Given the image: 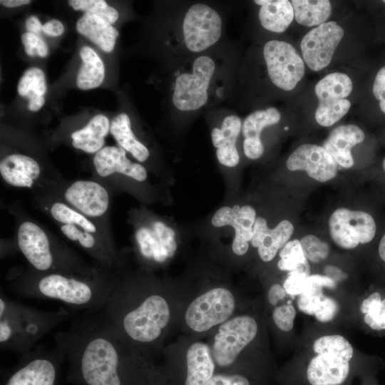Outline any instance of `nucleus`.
I'll list each match as a JSON object with an SVG mask.
<instances>
[{
  "instance_id": "nucleus-23",
  "label": "nucleus",
  "mask_w": 385,
  "mask_h": 385,
  "mask_svg": "<svg viewBox=\"0 0 385 385\" xmlns=\"http://www.w3.org/2000/svg\"><path fill=\"white\" fill-rule=\"evenodd\" d=\"M187 377L185 385H206L213 376L215 363L210 347L195 342L186 353Z\"/></svg>"
},
{
  "instance_id": "nucleus-6",
  "label": "nucleus",
  "mask_w": 385,
  "mask_h": 385,
  "mask_svg": "<svg viewBox=\"0 0 385 385\" xmlns=\"http://www.w3.org/2000/svg\"><path fill=\"white\" fill-rule=\"evenodd\" d=\"M235 307V298L230 290L223 287L214 288L190 304L185 314V322L193 331L205 332L227 321Z\"/></svg>"
},
{
  "instance_id": "nucleus-1",
  "label": "nucleus",
  "mask_w": 385,
  "mask_h": 385,
  "mask_svg": "<svg viewBox=\"0 0 385 385\" xmlns=\"http://www.w3.org/2000/svg\"><path fill=\"white\" fill-rule=\"evenodd\" d=\"M12 289L24 297L50 299L76 309L99 313L116 279L104 269L93 274L66 272H40L31 267L11 272Z\"/></svg>"
},
{
  "instance_id": "nucleus-30",
  "label": "nucleus",
  "mask_w": 385,
  "mask_h": 385,
  "mask_svg": "<svg viewBox=\"0 0 385 385\" xmlns=\"http://www.w3.org/2000/svg\"><path fill=\"white\" fill-rule=\"evenodd\" d=\"M291 3L297 22L303 26H319L331 15L332 6L327 0H293Z\"/></svg>"
},
{
  "instance_id": "nucleus-54",
  "label": "nucleus",
  "mask_w": 385,
  "mask_h": 385,
  "mask_svg": "<svg viewBox=\"0 0 385 385\" xmlns=\"http://www.w3.org/2000/svg\"><path fill=\"white\" fill-rule=\"evenodd\" d=\"M378 253L380 259L385 262V234L381 237L379 247H378Z\"/></svg>"
},
{
  "instance_id": "nucleus-38",
  "label": "nucleus",
  "mask_w": 385,
  "mask_h": 385,
  "mask_svg": "<svg viewBox=\"0 0 385 385\" xmlns=\"http://www.w3.org/2000/svg\"><path fill=\"white\" fill-rule=\"evenodd\" d=\"M300 243L305 257L313 263L325 260L329 254V245L315 235H305Z\"/></svg>"
},
{
  "instance_id": "nucleus-9",
  "label": "nucleus",
  "mask_w": 385,
  "mask_h": 385,
  "mask_svg": "<svg viewBox=\"0 0 385 385\" xmlns=\"http://www.w3.org/2000/svg\"><path fill=\"white\" fill-rule=\"evenodd\" d=\"M222 34V19L212 7L202 3L191 6L183 19V34L185 46L192 52H201L214 45Z\"/></svg>"
},
{
  "instance_id": "nucleus-18",
  "label": "nucleus",
  "mask_w": 385,
  "mask_h": 385,
  "mask_svg": "<svg viewBox=\"0 0 385 385\" xmlns=\"http://www.w3.org/2000/svg\"><path fill=\"white\" fill-rule=\"evenodd\" d=\"M349 369V361L331 354H317L308 364L307 379L311 385H341Z\"/></svg>"
},
{
  "instance_id": "nucleus-17",
  "label": "nucleus",
  "mask_w": 385,
  "mask_h": 385,
  "mask_svg": "<svg viewBox=\"0 0 385 385\" xmlns=\"http://www.w3.org/2000/svg\"><path fill=\"white\" fill-rule=\"evenodd\" d=\"M280 118L279 111L274 107L256 111L245 118L242 125V132L245 138L244 153L248 158L256 160L262 155L264 146L260 139V133L265 127L277 123Z\"/></svg>"
},
{
  "instance_id": "nucleus-37",
  "label": "nucleus",
  "mask_w": 385,
  "mask_h": 385,
  "mask_svg": "<svg viewBox=\"0 0 385 385\" xmlns=\"http://www.w3.org/2000/svg\"><path fill=\"white\" fill-rule=\"evenodd\" d=\"M68 4L74 10L97 16L110 24L115 23L119 16L117 10L103 0H70Z\"/></svg>"
},
{
  "instance_id": "nucleus-5",
  "label": "nucleus",
  "mask_w": 385,
  "mask_h": 385,
  "mask_svg": "<svg viewBox=\"0 0 385 385\" xmlns=\"http://www.w3.org/2000/svg\"><path fill=\"white\" fill-rule=\"evenodd\" d=\"M215 70V62L210 56H200L195 58L192 72L183 73L175 79L172 98L174 106L182 111H190L205 106Z\"/></svg>"
},
{
  "instance_id": "nucleus-15",
  "label": "nucleus",
  "mask_w": 385,
  "mask_h": 385,
  "mask_svg": "<svg viewBox=\"0 0 385 385\" xmlns=\"http://www.w3.org/2000/svg\"><path fill=\"white\" fill-rule=\"evenodd\" d=\"M93 163L96 174L102 178L117 174L143 182L148 178L145 168L130 161L126 156V151L120 147H103L94 155Z\"/></svg>"
},
{
  "instance_id": "nucleus-34",
  "label": "nucleus",
  "mask_w": 385,
  "mask_h": 385,
  "mask_svg": "<svg viewBox=\"0 0 385 385\" xmlns=\"http://www.w3.org/2000/svg\"><path fill=\"white\" fill-rule=\"evenodd\" d=\"M364 323L374 331L385 330V297L378 291L373 292L360 305Z\"/></svg>"
},
{
  "instance_id": "nucleus-43",
  "label": "nucleus",
  "mask_w": 385,
  "mask_h": 385,
  "mask_svg": "<svg viewBox=\"0 0 385 385\" xmlns=\"http://www.w3.org/2000/svg\"><path fill=\"white\" fill-rule=\"evenodd\" d=\"M338 309L337 302L332 298L324 296L314 316L321 322H328L336 317Z\"/></svg>"
},
{
  "instance_id": "nucleus-10",
  "label": "nucleus",
  "mask_w": 385,
  "mask_h": 385,
  "mask_svg": "<svg viewBox=\"0 0 385 385\" xmlns=\"http://www.w3.org/2000/svg\"><path fill=\"white\" fill-rule=\"evenodd\" d=\"M329 227L333 241L344 249H354L359 244L371 242L376 230V222L370 214L344 207L332 214Z\"/></svg>"
},
{
  "instance_id": "nucleus-29",
  "label": "nucleus",
  "mask_w": 385,
  "mask_h": 385,
  "mask_svg": "<svg viewBox=\"0 0 385 385\" xmlns=\"http://www.w3.org/2000/svg\"><path fill=\"white\" fill-rule=\"evenodd\" d=\"M18 93L22 97L29 98L28 108L31 111L40 110L44 103V94L47 88L43 71L37 67L27 69L18 84Z\"/></svg>"
},
{
  "instance_id": "nucleus-8",
  "label": "nucleus",
  "mask_w": 385,
  "mask_h": 385,
  "mask_svg": "<svg viewBox=\"0 0 385 385\" xmlns=\"http://www.w3.org/2000/svg\"><path fill=\"white\" fill-rule=\"evenodd\" d=\"M257 324L247 315L235 317L222 323L215 337L212 356L220 366L231 365L241 351L255 337Z\"/></svg>"
},
{
  "instance_id": "nucleus-51",
  "label": "nucleus",
  "mask_w": 385,
  "mask_h": 385,
  "mask_svg": "<svg viewBox=\"0 0 385 385\" xmlns=\"http://www.w3.org/2000/svg\"><path fill=\"white\" fill-rule=\"evenodd\" d=\"M26 27L29 32L36 34L42 31L43 25L36 16H31L26 19Z\"/></svg>"
},
{
  "instance_id": "nucleus-47",
  "label": "nucleus",
  "mask_w": 385,
  "mask_h": 385,
  "mask_svg": "<svg viewBox=\"0 0 385 385\" xmlns=\"http://www.w3.org/2000/svg\"><path fill=\"white\" fill-rule=\"evenodd\" d=\"M40 37L36 34L26 32L21 35V41L24 46L26 53L31 56L37 54V49Z\"/></svg>"
},
{
  "instance_id": "nucleus-27",
  "label": "nucleus",
  "mask_w": 385,
  "mask_h": 385,
  "mask_svg": "<svg viewBox=\"0 0 385 385\" xmlns=\"http://www.w3.org/2000/svg\"><path fill=\"white\" fill-rule=\"evenodd\" d=\"M110 133L120 148L130 153L138 161L143 163L149 158L148 149L135 138L126 113H121L112 119Z\"/></svg>"
},
{
  "instance_id": "nucleus-22",
  "label": "nucleus",
  "mask_w": 385,
  "mask_h": 385,
  "mask_svg": "<svg viewBox=\"0 0 385 385\" xmlns=\"http://www.w3.org/2000/svg\"><path fill=\"white\" fill-rule=\"evenodd\" d=\"M352 90L350 78L343 73H332L321 79L315 86L319 108H332L349 102L346 99Z\"/></svg>"
},
{
  "instance_id": "nucleus-14",
  "label": "nucleus",
  "mask_w": 385,
  "mask_h": 385,
  "mask_svg": "<svg viewBox=\"0 0 385 385\" xmlns=\"http://www.w3.org/2000/svg\"><path fill=\"white\" fill-rule=\"evenodd\" d=\"M286 166L291 171L304 170L319 182L333 179L337 173V164L324 148L313 144H303L287 158Z\"/></svg>"
},
{
  "instance_id": "nucleus-4",
  "label": "nucleus",
  "mask_w": 385,
  "mask_h": 385,
  "mask_svg": "<svg viewBox=\"0 0 385 385\" xmlns=\"http://www.w3.org/2000/svg\"><path fill=\"white\" fill-rule=\"evenodd\" d=\"M16 244L31 267L40 272L93 274L101 269L86 265L70 250L53 242L41 227L31 220L19 225Z\"/></svg>"
},
{
  "instance_id": "nucleus-21",
  "label": "nucleus",
  "mask_w": 385,
  "mask_h": 385,
  "mask_svg": "<svg viewBox=\"0 0 385 385\" xmlns=\"http://www.w3.org/2000/svg\"><path fill=\"white\" fill-rule=\"evenodd\" d=\"M256 212L250 205L232 207H227L224 216L223 226L230 225L235 230V237L232 248L237 255H245L249 248L248 242L253 235V226L256 220Z\"/></svg>"
},
{
  "instance_id": "nucleus-26",
  "label": "nucleus",
  "mask_w": 385,
  "mask_h": 385,
  "mask_svg": "<svg viewBox=\"0 0 385 385\" xmlns=\"http://www.w3.org/2000/svg\"><path fill=\"white\" fill-rule=\"evenodd\" d=\"M261 7L259 19L267 30L282 33L292 22L294 13L292 3L287 0H255Z\"/></svg>"
},
{
  "instance_id": "nucleus-31",
  "label": "nucleus",
  "mask_w": 385,
  "mask_h": 385,
  "mask_svg": "<svg viewBox=\"0 0 385 385\" xmlns=\"http://www.w3.org/2000/svg\"><path fill=\"white\" fill-rule=\"evenodd\" d=\"M294 232L293 225L287 220H282L274 229L267 227L258 247V254L264 262H270L276 256Z\"/></svg>"
},
{
  "instance_id": "nucleus-32",
  "label": "nucleus",
  "mask_w": 385,
  "mask_h": 385,
  "mask_svg": "<svg viewBox=\"0 0 385 385\" xmlns=\"http://www.w3.org/2000/svg\"><path fill=\"white\" fill-rule=\"evenodd\" d=\"M49 213L51 217L61 225L79 227L86 231L111 240L108 237L99 233L97 225L92 219L73 209L65 202H53L49 207Z\"/></svg>"
},
{
  "instance_id": "nucleus-41",
  "label": "nucleus",
  "mask_w": 385,
  "mask_h": 385,
  "mask_svg": "<svg viewBox=\"0 0 385 385\" xmlns=\"http://www.w3.org/2000/svg\"><path fill=\"white\" fill-rule=\"evenodd\" d=\"M152 226L158 233L168 258L172 257L177 250L175 231L159 220L153 222Z\"/></svg>"
},
{
  "instance_id": "nucleus-3",
  "label": "nucleus",
  "mask_w": 385,
  "mask_h": 385,
  "mask_svg": "<svg viewBox=\"0 0 385 385\" xmlns=\"http://www.w3.org/2000/svg\"><path fill=\"white\" fill-rule=\"evenodd\" d=\"M69 317V313L63 308L56 311L41 310L12 300L1 291V349L25 354Z\"/></svg>"
},
{
  "instance_id": "nucleus-13",
  "label": "nucleus",
  "mask_w": 385,
  "mask_h": 385,
  "mask_svg": "<svg viewBox=\"0 0 385 385\" xmlns=\"http://www.w3.org/2000/svg\"><path fill=\"white\" fill-rule=\"evenodd\" d=\"M63 196L66 204L91 219L103 216L109 208L108 192L94 180H76L64 190Z\"/></svg>"
},
{
  "instance_id": "nucleus-42",
  "label": "nucleus",
  "mask_w": 385,
  "mask_h": 385,
  "mask_svg": "<svg viewBox=\"0 0 385 385\" xmlns=\"http://www.w3.org/2000/svg\"><path fill=\"white\" fill-rule=\"evenodd\" d=\"M309 275L299 271L289 272L283 284L287 294L299 296L303 293L307 287Z\"/></svg>"
},
{
  "instance_id": "nucleus-56",
  "label": "nucleus",
  "mask_w": 385,
  "mask_h": 385,
  "mask_svg": "<svg viewBox=\"0 0 385 385\" xmlns=\"http://www.w3.org/2000/svg\"><path fill=\"white\" fill-rule=\"evenodd\" d=\"M383 2L385 3V0H384Z\"/></svg>"
},
{
  "instance_id": "nucleus-20",
  "label": "nucleus",
  "mask_w": 385,
  "mask_h": 385,
  "mask_svg": "<svg viewBox=\"0 0 385 385\" xmlns=\"http://www.w3.org/2000/svg\"><path fill=\"white\" fill-rule=\"evenodd\" d=\"M242 129L240 118L235 115L226 116L221 128H215L211 132V139L217 148L218 161L227 167H235L240 161L235 143Z\"/></svg>"
},
{
  "instance_id": "nucleus-25",
  "label": "nucleus",
  "mask_w": 385,
  "mask_h": 385,
  "mask_svg": "<svg viewBox=\"0 0 385 385\" xmlns=\"http://www.w3.org/2000/svg\"><path fill=\"white\" fill-rule=\"evenodd\" d=\"M77 31L106 52H111L118 36V30L100 17L85 13L76 23Z\"/></svg>"
},
{
  "instance_id": "nucleus-48",
  "label": "nucleus",
  "mask_w": 385,
  "mask_h": 385,
  "mask_svg": "<svg viewBox=\"0 0 385 385\" xmlns=\"http://www.w3.org/2000/svg\"><path fill=\"white\" fill-rule=\"evenodd\" d=\"M64 31L63 25L57 19H52L43 24L42 31L51 36H58Z\"/></svg>"
},
{
  "instance_id": "nucleus-52",
  "label": "nucleus",
  "mask_w": 385,
  "mask_h": 385,
  "mask_svg": "<svg viewBox=\"0 0 385 385\" xmlns=\"http://www.w3.org/2000/svg\"><path fill=\"white\" fill-rule=\"evenodd\" d=\"M0 3L1 5L9 7V8H14L26 4H29L31 3L30 0H1Z\"/></svg>"
},
{
  "instance_id": "nucleus-50",
  "label": "nucleus",
  "mask_w": 385,
  "mask_h": 385,
  "mask_svg": "<svg viewBox=\"0 0 385 385\" xmlns=\"http://www.w3.org/2000/svg\"><path fill=\"white\" fill-rule=\"evenodd\" d=\"M287 292L283 287L279 284H273L269 289L267 299L272 305H276L279 301L286 297Z\"/></svg>"
},
{
  "instance_id": "nucleus-55",
  "label": "nucleus",
  "mask_w": 385,
  "mask_h": 385,
  "mask_svg": "<svg viewBox=\"0 0 385 385\" xmlns=\"http://www.w3.org/2000/svg\"><path fill=\"white\" fill-rule=\"evenodd\" d=\"M383 168H384V169L385 170V158H384V160L383 161Z\"/></svg>"
},
{
  "instance_id": "nucleus-11",
  "label": "nucleus",
  "mask_w": 385,
  "mask_h": 385,
  "mask_svg": "<svg viewBox=\"0 0 385 385\" xmlns=\"http://www.w3.org/2000/svg\"><path fill=\"white\" fill-rule=\"evenodd\" d=\"M343 36L344 30L336 21L325 22L310 30L300 43L308 67L319 71L327 66Z\"/></svg>"
},
{
  "instance_id": "nucleus-49",
  "label": "nucleus",
  "mask_w": 385,
  "mask_h": 385,
  "mask_svg": "<svg viewBox=\"0 0 385 385\" xmlns=\"http://www.w3.org/2000/svg\"><path fill=\"white\" fill-rule=\"evenodd\" d=\"M308 282L310 284L321 287L334 289L336 287L335 281L330 277L322 274H310L308 277Z\"/></svg>"
},
{
  "instance_id": "nucleus-7",
  "label": "nucleus",
  "mask_w": 385,
  "mask_h": 385,
  "mask_svg": "<svg viewBox=\"0 0 385 385\" xmlns=\"http://www.w3.org/2000/svg\"><path fill=\"white\" fill-rule=\"evenodd\" d=\"M263 56L270 78L277 87L291 91L303 78L304 61L290 43L277 40L267 41Z\"/></svg>"
},
{
  "instance_id": "nucleus-19",
  "label": "nucleus",
  "mask_w": 385,
  "mask_h": 385,
  "mask_svg": "<svg viewBox=\"0 0 385 385\" xmlns=\"http://www.w3.org/2000/svg\"><path fill=\"white\" fill-rule=\"evenodd\" d=\"M364 138L365 135L359 127L352 124L339 125L332 130L323 147L337 165L350 168L354 164L351 148Z\"/></svg>"
},
{
  "instance_id": "nucleus-53",
  "label": "nucleus",
  "mask_w": 385,
  "mask_h": 385,
  "mask_svg": "<svg viewBox=\"0 0 385 385\" xmlns=\"http://www.w3.org/2000/svg\"><path fill=\"white\" fill-rule=\"evenodd\" d=\"M48 53V48L43 39L40 38L37 49V54L41 57H46Z\"/></svg>"
},
{
  "instance_id": "nucleus-28",
  "label": "nucleus",
  "mask_w": 385,
  "mask_h": 385,
  "mask_svg": "<svg viewBox=\"0 0 385 385\" xmlns=\"http://www.w3.org/2000/svg\"><path fill=\"white\" fill-rule=\"evenodd\" d=\"M82 64L76 77V84L81 90H90L99 86L105 76L102 60L90 47L83 46L79 52Z\"/></svg>"
},
{
  "instance_id": "nucleus-33",
  "label": "nucleus",
  "mask_w": 385,
  "mask_h": 385,
  "mask_svg": "<svg viewBox=\"0 0 385 385\" xmlns=\"http://www.w3.org/2000/svg\"><path fill=\"white\" fill-rule=\"evenodd\" d=\"M135 240L140 255L148 261L163 263L168 255L156 231L151 226H140L135 232Z\"/></svg>"
},
{
  "instance_id": "nucleus-12",
  "label": "nucleus",
  "mask_w": 385,
  "mask_h": 385,
  "mask_svg": "<svg viewBox=\"0 0 385 385\" xmlns=\"http://www.w3.org/2000/svg\"><path fill=\"white\" fill-rule=\"evenodd\" d=\"M63 359L56 347L55 350L32 349L24 354V363L6 385H54L57 365Z\"/></svg>"
},
{
  "instance_id": "nucleus-45",
  "label": "nucleus",
  "mask_w": 385,
  "mask_h": 385,
  "mask_svg": "<svg viewBox=\"0 0 385 385\" xmlns=\"http://www.w3.org/2000/svg\"><path fill=\"white\" fill-rule=\"evenodd\" d=\"M206 385H250L247 378L241 375H215Z\"/></svg>"
},
{
  "instance_id": "nucleus-44",
  "label": "nucleus",
  "mask_w": 385,
  "mask_h": 385,
  "mask_svg": "<svg viewBox=\"0 0 385 385\" xmlns=\"http://www.w3.org/2000/svg\"><path fill=\"white\" fill-rule=\"evenodd\" d=\"M373 94L379 101V106L385 113V66L382 67L377 73L374 85Z\"/></svg>"
},
{
  "instance_id": "nucleus-16",
  "label": "nucleus",
  "mask_w": 385,
  "mask_h": 385,
  "mask_svg": "<svg viewBox=\"0 0 385 385\" xmlns=\"http://www.w3.org/2000/svg\"><path fill=\"white\" fill-rule=\"evenodd\" d=\"M0 175L8 185L16 188H31L41 177V168L33 158L14 153L3 158L0 162Z\"/></svg>"
},
{
  "instance_id": "nucleus-46",
  "label": "nucleus",
  "mask_w": 385,
  "mask_h": 385,
  "mask_svg": "<svg viewBox=\"0 0 385 385\" xmlns=\"http://www.w3.org/2000/svg\"><path fill=\"white\" fill-rule=\"evenodd\" d=\"M268 227L267 220L262 217H258L256 218L254 226H253V235L251 240L252 245L255 247L260 246L263 235Z\"/></svg>"
},
{
  "instance_id": "nucleus-35",
  "label": "nucleus",
  "mask_w": 385,
  "mask_h": 385,
  "mask_svg": "<svg viewBox=\"0 0 385 385\" xmlns=\"http://www.w3.org/2000/svg\"><path fill=\"white\" fill-rule=\"evenodd\" d=\"M277 267L282 271H299L310 274L309 261L305 257L300 240L289 241L279 252Z\"/></svg>"
},
{
  "instance_id": "nucleus-36",
  "label": "nucleus",
  "mask_w": 385,
  "mask_h": 385,
  "mask_svg": "<svg viewBox=\"0 0 385 385\" xmlns=\"http://www.w3.org/2000/svg\"><path fill=\"white\" fill-rule=\"evenodd\" d=\"M317 354H327L346 361L353 356V347L351 344L341 335H328L317 339L313 345Z\"/></svg>"
},
{
  "instance_id": "nucleus-24",
  "label": "nucleus",
  "mask_w": 385,
  "mask_h": 385,
  "mask_svg": "<svg viewBox=\"0 0 385 385\" xmlns=\"http://www.w3.org/2000/svg\"><path fill=\"white\" fill-rule=\"evenodd\" d=\"M110 126L106 116L95 115L83 128L71 133L72 145L85 153L96 154L103 148Z\"/></svg>"
},
{
  "instance_id": "nucleus-39",
  "label": "nucleus",
  "mask_w": 385,
  "mask_h": 385,
  "mask_svg": "<svg viewBox=\"0 0 385 385\" xmlns=\"http://www.w3.org/2000/svg\"><path fill=\"white\" fill-rule=\"evenodd\" d=\"M324 297L322 287L308 282L307 289L298 297V308L307 314L314 315Z\"/></svg>"
},
{
  "instance_id": "nucleus-40",
  "label": "nucleus",
  "mask_w": 385,
  "mask_h": 385,
  "mask_svg": "<svg viewBox=\"0 0 385 385\" xmlns=\"http://www.w3.org/2000/svg\"><path fill=\"white\" fill-rule=\"evenodd\" d=\"M295 317V309L290 304L279 306L272 312L274 322L279 329L284 332L292 330Z\"/></svg>"
},
{
  "instance_id": "nucleus-2",
  "label": "nucleus",
  "mask_w": 385,
  "mask_h": 385,
  "mask_svg": "<svg viewBox=\"0 0 385 385\" xmlns=\"http://www.w3.org/2000/svg\"><path fill=\"white\" fill-rule=\"evenodd\" d=\"M111 292L133 304L108 298L98 314L116 327L131 343L149 344L157 341L170 317L165 298L158 293H150L135 300L115 287Z\"/></svg>"
}]
</instances>
